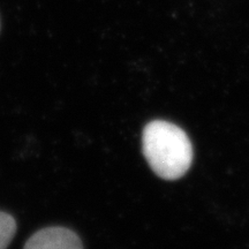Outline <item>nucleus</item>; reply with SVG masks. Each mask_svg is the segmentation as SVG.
I'll list each match as a JSON object with an SVG mask.
<instances>
[{
  "label": "nucleus",
  "instance_id": "obj_2",
  "mask_svg": "<svg viewBox=\"0 0 249 249\" xmlns=\"http://www.w3.org/2000/svg\"><path fill=\"white\" fill-rule=\"evenodd\" d=\"M24 249H83V245L80 236L71 230L52 226L34 233Z\"/></svg>",
  "mask_w": 249,
  "mask_h": 249
},
{
  "label": "nucleus",
  "instance_id": "obj_1",
  "mask_svg": "<svg viewBox=\"0 0 249 249\" xmlns=\"http://www.w3.org/2000/svg\"><path fill=\"white\" fill-rule=\"evenodd\" d=\"M142 149L152 171L165 180L185 176L193 161V145L188 135L172 123L154 120L144 127Z\"/></svg>",
  "mask_w": 249,
  "mask_h": 249
},
{
  "label": "nucleus",
  "instance_id": "obj_3",
  "mask_svg": "<svg viewBox=\"0 0 249 249\" xmlns=\"http://www.w3.org/2000/svg\"><path fill=\"white\" fill-rule=\"evenodd\" d=\"M17 233V222L14 217L0 211V249H7Z\"/></svg>",
  "mask_w": 249,
  "mask_h": 249
}]
</instances>
